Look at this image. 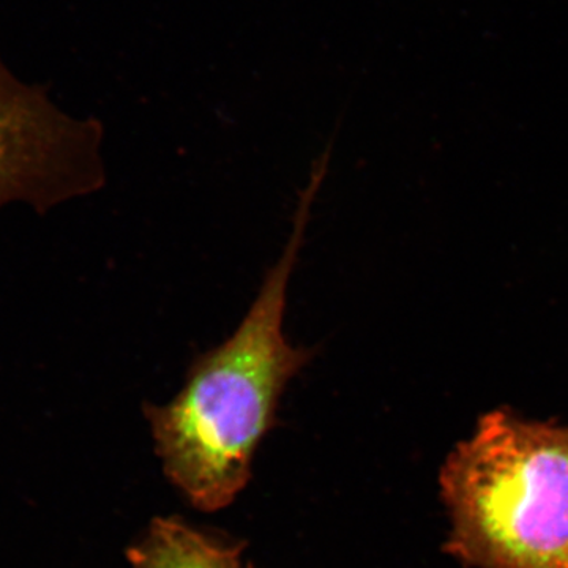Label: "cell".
<instances>
[{
    "label": "cell",
    "mask_w": 568,
    "mask_h": 568,
    "mask_svg": "<svg viewBox=\"0 0 568 568\" xmlns=\"http://www.w3.org/2000/svg\"><path fill=\"white\" fill-rule=\"evenodd\" d=\"M327 166L324 153L298 197L286 248L234 334L193 358L174 399L144 407L164 473L201 510L230 506L244 489L287 384L315 357L313 347L287 343L283 321L287 284Z\"/></svg>",
    "instance_id": "obj_1"
},
{
    "label": "cell",
    "mask_w": 568,
    "mask_h": 568,
    "mask_svg": "<svg viewBox=\"0 0 568 568\" xmlns=\"http://www.w3.org/2000/svg\"><path fill=\"white\" fill-rule=\"evenodd\" d=\"M444 552L465 568H568V425L496 409L440 467Z\"/></svg>",
    "instance_id": "obj_2"
},
{
    "label": "cell",
    "mask_w": 568,
    "mask_h": 568,
    "mask_svg": "<svg viewBox=\"0 0 568 568\" xmlns=\"http://www.w3.org/2000/svg\"><path fill=\"white\" fill-rule=\"evenodd\" d=\"M103 126L74 118L48 89L22 81L0 58V207L39 215L102 190Z\"/></svg>",
    "instance_id": "obj_3"
},
{
    "label": "cell",
    "mask_w": 568,
    "mask_h": 568,
    "mask_svg": "<svg viewBox=\"0 0 568 568\" xmlns=\"http://www.w3.org/2000/svg\"><path fill=\"white\" fill-rule=\"evenodd\" d=\"M241 555V548L219 544L178 519L159 518L129 559L133 568H253Z\"/></svg>",
    "instance_id": "obj_4"
}]
</instances>
